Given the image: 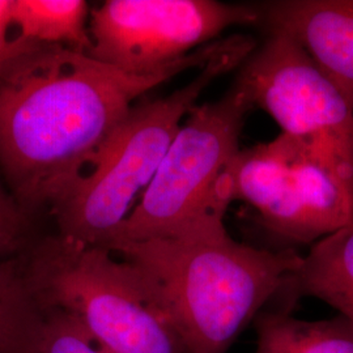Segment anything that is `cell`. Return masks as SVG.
I'll use <instances>...</instances> for the list:
<instances>
[{
    "instance_id": "obj_1",
    "label": "cell",
    "mask_w": 353,
    "mask_h": 353,
    "mask_svg": "<svg viewBox=\"0 0 353 353\" xmlns=\"http://www.w3.org/2000/svg\"><path fill=\"white\" fill-rule=\"evenodd\" d=\"M182 72L130 75L14 38L0 62V168L16 201L26 212L62 202L134 102Z\"/></svg>"
},
{
    "instance_id": "obj_2",
    "label": "cell",
    "mask_w": 353,
    "mask_h": 353,
    "mask_svg": "<svg viewBox=\"0 0 353 353\" xmlns=\"http://www.w3.org/2000/svg\"><path fill=\"white\" fill-rule=\"evenodd\" d=\"M106 249L139 271L188 353L227 352L303 262L240 243L227 228Z\"/></svg>"
},
{
    "instance_id": "obj_3",
    "label": "cell",
    "mask_w": 353,
    "mask_h": 353,
    "mask_svg": "<svg viewBox=\"0 0 353 353\" xmlns=\"http://www.w3.org/2000/svg\"><path fill=\"white\" fill-rule=\"evenodd\" d=\"M255 39L234 36L221 55L164 99L134 105L97 152L90 170L52 210L59 236L106 248L151 186L165 154L205 88L242 67Z\"/></svg>"
},
{
    "instance_id": "obj_4",
    "label": "cell",
    "mask_w": 353,
    "mask_h": 353,
    "mask_svg": "<svg viewBox=\"0 0 353 353\" xmlns=\"http://www.w3.org/2000/svg\"><path fill=\"white\" fill-rule=\"evenodd\" d=\"M42 312L75 318L110 353H188L139 271L106 248L62 236L19 259Z\"/></svg>"
},
{
    "instance_id": "obj_5",
    "label": "cell",
    "mask_w": 353,
    "mask_h": 353,
    "mask_svg": "<svg viewBox=\"0 0 353 353\" xmlns=\"http://www.w3.org/2000/svg\"><path fill=\"white\" fill-rule=\"evenodd\" d=\"M252 109L237 83L217 101L196 105L176 132L151 186L108 246L225 228L227 208L219 201L217 189L241 151V132Z\"/></svg>"
},
{
    "instance_id": "obj_6",
    "label": "cell",
    "mask_w": 353,
    "mask_h": 353,
    "mask_svg": "<svg viewBox=\"0 0 353 353\" xmlns=\"http://www.w3.org/2000/svg\"><path fill=\"white\" fill-rule=\"evenodd\" d=\"M219 201H242L267 229L316 243L353 223V166L285 134L241 150L221 176Z\"/></svg>"
},
{
    "instance_id": "obj_7",
    "label": "cell",
    "mask_w": 353,
    "mask_h": 353,
    "mask_svg": "<svg viewBox=\"0 0 353 353\" xmlns=\"http://www.w3.org/2000/svg\"><path fill=\"white\" fill-rule=\"evenodd\" d=\"M263 24L261 6L216 0H108L90 11L88 55L130 75L203 68L232 45L229 28Z\"/></svg>"
},
{
    "instance_id": "obj_8",
    "label": "cell",
    "mask_w": 353,
    "mask_h": 353,
    "mask_svg": "<svg viewBox=\"0 0 353 353\" xmlns=\"http://www.w3.org/2000/svg\"><path fill=\"white\" fill-rule=\"evenodd\" d=\"M236 83L283 134L353 166V109L294 39L270 32Z\"/></svg>"
},
{
    "instance_id": "obj_9",
    "label": "cell",
    "mask_w": 353,
    "mask_h": 353,
    "mask_svg": "<svg viewBox=\"0 0 353 353\" xmlns=\"http://www.w3.org/2000/svg\"><path fill=\"white\" fill-rule=\"evenodd\" d=\"M261 8L270 32L294 39L353 109V0H278Z\"/></svg>"
},
{
    "instance_id": "obj_10",
    "label": "cell",
    "mask_w": 353,
    "mask_h": 353,
    "mask_svg": "<svg viewBox=\"0 0 353 353\" xmlns=\"http://www.w3.org/2000/svg\"><path fill=\"white\" fill-rule=\"evenodd\" d=\"M314 297L353 321V223L316 242L285 287Z\"/></svg>"
},
{
    "instance_id": "obj_11",
    "label": "cell",
    "mask_w": 353,
    "mask_h": 353,
    "mask_svg": "<svg viewBox=\"0 0 353 353\" xmlns=\"http://www.w3.org/2000/svg\"><path fill=\"white\" fill-rule=\"evenodd\" d=\"M256 353H353V321H303L284 310L255 318Z\"/></svg>"
},
{
    "instance_id": "obj_12",
    "label": "cell",
    "mask_w": 353,
    "mask_h": 353,
    "mask_svg": "<svg viewBox=\"0 0 353 353\" xmlns=\"http://www.w3.org/2000/svg\"><path fill=\"white\" fill-rule=\"evenodd\" d=\"M89 6L84 0H13L14 38L88 54Z\"/></svg>"
},
{
    "instance_id": "obj_13",
    "label": "cell",
    "mask_w": 353,
    "mask_h": 353,
    "mask_svg": "<svg viewBox=\"0 0 353 353\" xmlns=\"http://www.w3.org/2000/svg\"><path fill=\"white\" fill-rule=\"evenodd\" d=\"M39 316L19 258L0 259V353H26Z\"/></svg>"
},
{
    "instance_id": "obj_14",
    "label": "cell",
    "mask_w": 353,
    "mask_h": 353,
    "mask_svg": "<svg viewBox=\"0 0 353 353\" xmlns=\"http://www.w3.org/2000/svg\"><path fill=\"white\" fill-rule=\"evenodd\" d=\"M26 353H110L75 318L42 312Z\"/></svg>"
},
{
    "instance_id": "obj_15",
    "label": "cell",
    "mask_w": 353,
    "mask_h": 353,
    "mask_svg": "<svg viewBox=\"0 0 353 353\" xmlns=\"http://www.w3.org/2000/svg\"><path fill=\"white\" fill-rule=\"evenodd\" d=\"M26 211L0 183V259H16L29 249Z\"/></svg>"
},
{
    "instance_id": "obj_16",
    "label": "cell",
    "mask_w": 353,
    "mask_h": 353,
    "mask_svg": "<svg viewBox=\"0 0 353 353\" xmlns=\"http://www.w3.org/2000/svg\"><path fill=\"white\" fill-rule=\"evenodd\" d=\"M12 4L13 0H0V62L14 46V37H10L13 28Z\"/></svg>"
}]
</instances>
